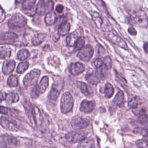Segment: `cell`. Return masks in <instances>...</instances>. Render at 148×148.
Wrapping results in <instances>:
<instances>
[{
	"instance_id": "cb8c5ba5",
	"label": "cell",
	"mask_w": 148,
	"mask_h": 148,
	"mask_svg": "<svg viewBox=\"0 0 148 148\" xmlns=\"http://www.w3.org/2000/svg\"><path fill=\"white\" fill-rule=\"evenodd\" d=\"M1 139L3 143L10 145H17L18 143V140L15 138L8 135H2Z\"/></svg>"
},
{
	"instance_id": "8fae6325",
	"label": "cell",
	"mask_w": 148,
	"mask_h": 148,
	"mask_svg": "<svg viewBox=\"0 0 148 148\" xmlns=\"http://www.w3.org/2000/svg\"><path fill=\"white\" fill-rule=\"evenodd\" d=\"M90 119L81 116H75L72 120V126L74 129L81 130L87 127L90 124Z\"/></svg>"
},
{
	"instance_id": "e575fe53",
	"label": "cell",
	"mask_w": 148,
	"mask_h": 148,
	"mask_svg": "<svg viewBox=\"0 0 148 148\" xmlns=\"http://www.w3.org/2000/svg\"><path fill=\"white\" fill-rule=\"evenodd\" d=\"M85 43V38L84 36H80L78 38L75 45V50H80L83 47Z\"/></svg>"
},
{
	"instance_id": "ac0fdd59",
	"label": "cell",
	"mask_w": 148,
	"mask_h": 148,
	"mask_svg": "<svg viewBox=\"0 0 148 148\" xmlns=\"http://www.w3.org/2000/svg\"><path fill=\"white\" fill-rule=\"evenodd\" d=\"M16 62L13 60H8L5 61L2 66V71L4 74L8 75L14 69Z\"/></svg>"
},
{
	"instance_id": "b9f144b4",
	"label": "cell",
	"mask_w": 148,
	"mask_h": 148,
	"mask_svg": "<svg viewBox=\"0 0 148 148\" xmlns=\"http://www.w3.org/2000/svg\"><path fill=\"white\" fill-rule=\"evenodd\" d=\"M56 10L58 13H62L64 10V6L62 5H58L56 8Z\"/></svg>"
},
{
	"instance_id": "5b68a950",
	"label": "cell",
	"mask_w": 148,
	"mask_h": 148,
	"mask_svg": "<svg viewBox=\"0 0 148 148\" xmlns=\"http://www.w3.org/2000/svg\"><path fill=\"white\" fill-rule=\"evenodd\" d=\"M52 0H39L36 8V12L39 15H43L51 12L53 8Z\"/></svg>"
},
{
	"instance_id": "4dcf8cb0",
	"label": "cell",
	"mask_w": 148,
	"mask_h": 148,
	"mask_svg": "<svg viewBox=\"0 0 148 148\" xmlns=\"http://www.w3.org/2000/svg\"><path fill=\"white\" fill-rule=\"evenodd\" d=\"M0 113L12 116H17V115L18 114V112H17V110L1 106H0Z\"/></svg>"
},
{
	"instance_id": "4316f807",
	"label": "cell",
	"mask_w": 148,
	"mask_h": 148,
	"mask_svg": "<svg viewBox=\"0 0 148 148\" xmlns=\"http://www.w3.org/2000/svg\"><path fill=\"white\" fill-rule=\"evenodd\" d=\"M11 49L7 46L0 47V58L2 60L8 59L10 57Z\"/></svg>"
},
{
	"instance_id": "f1b7e54d",
	"label": "cell",
	"mask_w": 148,
	"mask_h": 148,
	"mask_svg": "<svg viewBox=\"0 0 148 148\" xmlns=\"http://www.w3.org/2000/svg\"><path fill=\"white\" fill-rule=\"evenodd\" d=\"M45 37L46 36L43 34H38L34 35L32 38V43L35 46L39 45L44 41Z\"/></svg>"
},
{
	"instance_id": "277c9868",
	"label": "cell",
	"mask_w": 148,
	"mask_h": 148,
	"mask_svg": "<svg viewBox=\"0 0 148 148\" xmlns=\"http://www.w3.org/2000/svg\"><path fill=\"white\" fill-rule=\"evenodd\" d=\"M49 86V77L46 76H43L40 82L37 84L32 90L31 96L32 98H37L40 94L45 92Z\"/></svg>"
},
{
	"instance_id": "44dd1931",
	"label": "cell",
	"mask_w": 148,
	"mask_h": 148,
	"mask_svg": "<svg viewBox=\"0 0 148 148\" xmlns=\"http://www.w3.org/2000/svg\"><path fill=\"white\" fill-rule=\"evenodd\" d=\"M124 96L122 91H119L116 95L114 99L113 100V106H120L124 102Z\"/></svg>"
},
{
	"instance_id": "ee69618b",
	"label": "cell",
	"mask_w": 148,
	"mask_h": 148,
	"mask_svg": "<svg viewBox=\"0 0 148 148\" xmlns=\"http://www.w3.org/2000/svg\"><path fill=\"white\" fill-rule=\"evenodd\" d=\"M143 49H144L146 53H148V42L145 43V44L143 45Z\"/></svg>"
},
{
	"instance_id": "8992f818",
	"label": "cell",
	"mask_w": 148,
	"mask_h": 148,
	"mask_svg": "<svg viewBox=\"0 0 148 148\" xmlns=\"http://www.w3.org/2000/svg\"><path fill=\"white\" fill-rule=\"evenodd\" d=\"M27 22V18L20 13H15L8 21L9 27L10 28H21L24 27Z\"/></svg>"
},
{
	"instance_id": "9c48e42d",
	"label": "cell",
	"mask_w": 148,
	"mask_h": 148,
	"mask_svg": "<svg viewBox=\"0 0 148 148\" xmlns=\"http://www.w3.org/2000/svg\"><path fill=\"white\" fill-rule=\"evenodd\" d=\"M0 124L5 129L11 131H16L19 128L17 121L9 117H1L0 118Z\"/></svg>"
},
{
	"instance_id": "836d02e7",
	"label": "cell",
	"mask_w": 148,
	"mask_h": 148,
	"mask_svg": "<svg viewBox=\"0 0 148 148\" xmlns=\"http://www.w3.org/2000/svg\"><path fill=\"white\" fill-rule=\"evenodd\" d=\"M18 79L15 75H10L7 81V84L10 87H16L18 85Z\"/></svg>"
},
{
	"instance_id": "6da1fadb",
	"label": "cell",
	"mask_w": 148,
	"mask_h": 148,
	"mask_svg": "<svg viewBox=\"0 0 148 148\" xmlns=\"http://www.w3.org/2000/svg\"><path fill=\"white\" fill-rule=\"evenodd\" d=\"M132 22L137 26L145 28L148 25V17L146 13L142 10H136L131 14Z\"/></svg>"
},
{
	"instance_id": "ffe728a7",
	"label": "cell",
	"mask_w": 148,
	"mask_h": 148,
	"mask_svg": "<svg viewBox=\"0 0 148 148\" xmlns=\"http://www.w3.org/2000/svg\"><path fill=\"white\" fill-rule=\"evenodd\" d=\"M60 94V90L54 84L53 85L51 90L48 95L49 99L51 102H56Z\"/></svg>"
},
{
	"instance_id": "d4e9b609",
	"label": "cell",
	"mask_w": 148,
	"mask_h": 148,
	"mask_svg": "<svg viewBox=\"0 0 148 148\" xmlns=\"http://www.w3.org/2000/svg\"><path fill=\"white\" fill-rule=\"evenodd\" d=\"M57 19V16L54 12H50L46 14L45 17V21L48 25L53 24Z\"/></svg>"
},
{
	"instance_id": "2e32d148",
	"label": "cell",
	"mask_w": 148,
	"mask_h": 148,
	"mask_svg": "<svg viewBox=\"0 0 148 148\" xmlns=\"http://www.w3.org/2000/svg\"><path fill=\"white\" fill-rule=\"evenodd\" d=\"M69 70L73 75H77L84 71V66L80 62H75L71 64Z\"/></svg>"
},
{
	"instance_id": "7c38bea8",
	"label": "cell",
	"mask_w": 148,
	"mask_h": 148,
	"mask_svg": "<svg viewBox=\"0 0 148 148\" xmlns=\"http://www.w3.org/2000/svg\"><path fill=\"white\" fill-rule=\"evenodd\" d=\"M86 137V134L84 132H78L75 131L69 132L66 134L65 138L67 141L71 143L80 142Z\"/></svg>"
},
{
	"instance_id": "603a6c76",
	"label": "cell",
	"mask_w": 148,
	"mask_h": 148,
	"mask_svg": "<svg viewBox=\"0 0 148 148\" xmlns=\"http://www.w3.org/2000/svg\"><path fill=\"white\" fill-rule=\"evenodd\" d=\"M143 102V100L139 97H135L132 98L128 102V106L131 108H136L141 105Z\"/></svg>"
},
{
	"instance_id": "7bdbcfd3",
	"label": "cell",
	"mask_w": 148,
	"mask_h": 148,
	"mask_svg": "<svg viewBox=\"0 0 148 148\" xmlns=\"http://www.w3.org/2000/svg\"><path fill=\"white\" fill-rule=\"evenodd\" d=\"M6 97V94L3 91H0V102L5 100Z\"/></svg>"
},
{
	"instance_id": "1f68e13d",
	"label": "cell",
	"mask_w": 148,
	"mask_h": 148,
	"mask_svg": "<svg viewBox=\"0 0 148 148\" xmlns=\"http://www.w3.org/2000/svg\"><path fill=\"white\" fill-rule=\"evenodd\" d=\"M104 92H105V95L106 97L110 98L112 97V95L114 93V88L110 83H108L106 84L105 87Z\"/></svg>"
},
{
	"instance_id": "7a4b0ae2",
	"label": "cell",
	"mask_w": 148,
	"mask_h": 148,
	"mask_svg": "<svg viewBox=\"0 0 148 148\" xmlns=\"http://www.w3.org/2000/svg\"><path fill=\"white\" fill-rule=\"evenodd\" d=\"M92 18L96 26L105 32L112 31L113 27L108 20L105 17L100 16L98 13H94L92 14Z\"/></svg>"
},
{
	"instance_id": "52a82bcc",
	"label": "cell",
	"mask_w": 148,
	"mask_h": 148,
	"mask_svg": "<svg viewBox=\"0 0 148 148\" xmlns=\"http://www.w3.org/2000/svg\"><path fill=\"white\" fill-rule=\"evenodd\" d=\"M40 75V71L38 69H34L27 73L23 79V83L25 87H29L35 84Z\"/></svg>"
},
{
	"instance_id": "7402d4cb",
	"label": "cell",
	"mask_w": 148,
	"mask_h": 148,
	"mask_svg": "<svg viewBox=\"0 0 148 148\" xmlns=\"http://www.w3.org/2000/svg\"><path fill=\"white\" fill-rule=\"evenodd\" d=\"M78 38H79L78 34L76 32V31H75V32H73L69 34L66 38V42L67 45L69 46H75L76 42L77 41Z\"/></svg>"
},
{
	"instance_id": "d6986e66",
	"label": "cell",
	"mask_w": 148,
	"mask_h": 148,
	"mask_svg": "<svg viewBox=\"0 0 148 148\" xmlns=\"http://www.w3.org/2000/svg\"><path fill=\"white\" fill-rule=\"evenodd\" d=\"M77 148H95V143L93 139L85 138L79 142Z\"/></svg>"
},
{
	"instance_id": "bcb514c9",
	"label": "cell",
	"mask_w": 148,
	"mask_h": 148,
	"mask_svg": "<svg viewBox=\"0 0 148 148\" xmlns=\"http://www.w3.org/2000/svg\"><path fill=\"white\" fill-rule=\"evenodd\" d=\"M0 148H7V147H0Z\"/></svg>"
},
{
	"instance_id": "f6af8a7d",
	"label": "cell",
	"mask_w": 148,
	"mask_h": 148,
	"mask_svg": "<svg viewBox=\"0 0 148 148\" xmlns=\"http://www.w3.org/2000/svg\"><path fill=\"white\" fill-rule=\"evenodd\" d=\"M3 14V10L2 9V8L0 7V16H1Z\"/></svg>"
},
{
	"instance_id": "3957f363",
	"label": "cell",
	"mask_w": 148,
	"mask_h": 148,
	"mask_svg": "<svg viewBox=\"0 0 148 148\" xmlns=\"http://www.w3.org/2000/svg\"><path fill=\"white\" fill-rule=\"evenodd\" d=\"M74 100L69 92H66L61 97L60 102L61 111L62 113H67L72 110Z\"/></svg>"
},
{
	"instance_id": "5bb4252c",
	"label": "cell",
	"mask_w": 148,
	"mask_h": 148,
	"mask_svg": "<svg viewBox=\"0 0 148 148\" xmlns=\"http://www.w3.org/2000/svg\"><path fill=\"white\" fill-rule=\"evenodd\" d=\"M95 102L94 101H88V100H83L80 107V110L83 113H88L93 110L95 107Z\"/></svg>"
},
{
	"instance_id": "ba28073f",
	"label": "cell",
	"mask_w": 148,
	"mask_h": 148,
	"mask_svg": "<svg viewBox=\"0 0 148 148\" xmlns=\"http://www.w3.org/2000/svg\"><path fill=\"white\" fill-rule=\"evenodd\" d=\"M104 35L109 41L115 44L116 45L119 46L120 47L125 50L128 49V46L126 44V42L122 38H121L116 34H114L113 32H105Z\"/></svg>"
},
{
	"instance_id": "f546056e",
	"label": "cell",
	"mask_w": 148,
	"mask_h": 148,
	"mask_svg": "<svg viewBox=\"0 0 148 148\" xmlns=\"http://www.w3.org/2000/svg\"><path fill=\"white\" fill-rule=\"evenodd\" d=\"M30 56L29 51L26 49H22L18 51L17 54V58L19 60H26Z\"/></svg>"
},
{
	"instance_id": "4fadbf2b",
	"label": "cell",
	"mask_w": 148,
	"mask_h": 148,
	"mask_svg": "<svg viewBox=\"0 0 148 148\" xmlns=\"http://www.w3.org/2000/svg\"><path fill=\"white\" fill-rule=\"evenodd\" d=\"M17 39L18 36L17 34L10 32H5L0 35V43L13 44Z\"/></svg>"
},
{
	"instance_id": "83f0119b",
	"label": "cell",
	"mask_w": 148,
	"mask_h": 148,
	"mask_svg": "<svg viewBox=\"0 0 148 148\" xmlns=\"http://www.w3.org/2000/svg\"><path fill=\"white\" fill-rule=\"evenodd\" d=\"M19 99V97L17 94L16 92H10L8 94H6V101L8 103L11 104L14 102H16L18 101Z\"/></svg>"
},
{
	"instance_id": "f35d334b",
	"label": "cell",
	"mask_w": 148,
	"mask_h": 148,
	"mask_svg": "<svg viewBox=\"0 0 148 148\" xmlns=\"http://www.w3.org/2000/svg\"><path fill=\"white\" fill-rule=\"evenodd\" d=\"M136 145L139 148H148V141L143 139L138 140L136 142Z\"/></svg>"
},
{
	"instance_id": "9a60e30c",
	"label": "cell",
	"mask_w": 148,
	"mask_h": 148,
	"mask_svg": "<svg viewBox=\"0 0 148 148\" xmlns=\"http://www.w3.org/2000/svg\"><path fill=\"white\" fill-rule=\"evenodd\" d=\"M77 84L81 92L87 97H91L93 95L94 91L91 87L86 83L82 82H77Z\"/></svg>"
},
{
	"instance_id": "d6a6232c",
	"label": "cell",
	"mask_w": 148,
	"mask_h": 148,
	"mask_svg": "<svg viewBox=\"0 0 148 148\" xmlns=\"http://www.w3.org/2000/svg\"><path fill=\"white\" fill-rule=\"evenodd\" d=\"M35 2L36 0H24L22 5L23 9L26 10H31L33 8Z\"/></svg>"
},
{
	"instance_id": "484cf974",
	"label": "cell",
	"mask_w": 148,
	"mask_h": 148,
	"mask_svg": "<svg viewBox=\"0 0 148 148\" xmlns=\"http://www.w3.org/2000/svg\"><path fill=\"white\" fill-rule=\"evenodd\" d=\"M70 24L69 23H67V22H65V23H63L62 24H61L58 29V34L59 35H61V36H64L65 35H66L69 29H70Z\"/></svg>"
},
{
	"instance_id": "d590c367",
	"label": "cell",
	"mask_w": 148,
	"mask_h": 148,
	"mask_svg": "<svg viewBox=\"0 0 148 148\" xmlns=\"http://www.w3.org/2000/svg\"><path fill=\"white\" fill-rule=\"evenodd\" d=\"M28 65L29 64L27 61H23L20 62L17 68V72L18 73H23L25 70L27 69Z\"/></svg>"
},
{
	"instance_id": "60d3db41",
	"label": "cell",
	"mask_w": 148,
	"mask_h": 148,
	"mask_svg": "<svg viewBox=\"0 0 148 148\" xmlns=\"http://www.w3.org/2000/svg\"><path fill=\"white\" fill-rule=\"evenodd\" d=\"M128 31L129 32V34H130L132 35H136V31L135 30V29L134 27H130L128 29Z\"/></svg>"
},
{
	"instance_id": "30bf717a",
	"label": "cell",
	"mask_w": 148,
	"mask_h": 148,
	"mask_svg": "<svg viewBox=\"0 0 148 148\" xmlns=\"http://www.w3.org/2000/svg\"><path fill=\"white\" fill-rule=\"evenodd\" d=\"M94 54V50L92 47L87 45L83 46L79 51L77 54V57L83 61L88 62L92 58Z\"/></svg>"
},
{
	"instance_id": "e0dca14e",
	"label": "cell",
	"mask_w": 148,
	"mask_h": 148,
	"mask_svg": "<svg viewBox=\"0 0 148 148\" xmlns=\"http://www.w3.org/2000/svg\"><path fill=\"white\" fill-rule=\"evenodd\" d=\"M102 76H103L99 73L92 72L91 73L87 74L86 76L85 79L89 83L91 84H97L100 82L101 78Z\"/></svg>"
},
{
	"instance_id": "ab89813d",
	"label": "cell",
	"mask_w": 148,
	"mask_h": 148,
	"mask_svg": "<svg viewBox=\"0 0 148 148\" xmlns=\"http://www.w3.org/2000/svg\"><path fill=\"white\" fill-rule=\"evenodd\" d=\"M94 64L97 68H100L103 65V61L101 58H97L94 61Z\"/></svg>"
},
{
	"instance_id": "8d00e7d4",
	"label": "cell",
	"mask_w": 148,
	"mask_h": 148,
	"mask_svg": "<svg viewBox=\"0 0 148 148\" xmlns=\"http://www.w3.org/2000/svg\"><path fill=\"white\" fill-rule=\"evenodd\" d=\"M94 3L97 5V6L103 12L107 13V8L106 7L105 4L102 0H93Z\"/></svg>"
},
{
	"instance_id": "74e56055",
	"label": "cell",
	"mask_w": 148,
	"mask_h": 148,
	"mask_svg": "<svg viewBox=\"0 0 148 148\" xmlns=\"http://www.w3.org/2000/svg\"><path fill=\"white\" fill-rule=\"evenodd\" d=\"M106 69H110L112 67V60L109 56H106L103 60V65Z\"/></svg>"
}]
</instances>
